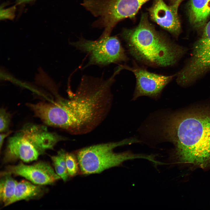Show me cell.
Returning a JSON list of instances; mask_svg holds the SVG:
<instances>
[{
    "label": "cell",
    "instance_id": "1",
    "mask_svg": "<svg viewBox=\"0 0 210 210\" xmlns=\"http://www.w3.org/2000/svg\"><path fill=\"white\" fill-rule=\"evenodd\" d=\"M117 74L107 79L84 75L69 99L42 102L38 118L45 124L74 134L91 131L105 117L109 108L111 86Z\"/></svg>",
    "mask_w": 210,
    "mask_h": 210
},
{
    "label": "cell",
    "instance_id": "2",
    "mask_svg": "<svg viewBox=\"0 0 210 210\" xmlns=\"http://www.w3.org/2000/svg\"><path fill=\"white\" fill-rule=\"evenodd\" d=\"M174 114L163 119V140L174 148L176 162L203 169L210 167V109Z\"/></svg>",
    "mask_w": 210,
    "mask_h": 210
},
{
    "label": "cell",
    "instance_id": "3",
    "mask_svg": "<svg viewBox=\"0 0 210 210\" xmlns=\"http://www.w3.org/2000/svg\"><path fill=\"white\" fill-rule=\"evenodd\" d=\"M122 36L131 54L151 66L166 67L175 64L185 49L157 32L143 16L138 26L124 30Z\"/></svg>",
    "mask_w": 210,
    "mask_h": 210
},
{
    "label": "cell",
    "instance_id": "4",
    "mask_svg": "<svg viewBox=\"0 0 210 210\" xmlns=\"http://www.w3.org/2000/svg\"><path fill=\"white\" fill-rule=\"evenodd\" d=\"M136 141L135 139H126L93 145L78 150L76 155L81 173L84 175L99 174L119 166L130 160L142 158L150 161L151 155L135 154L128 151L119 153L113 151L118 147Z\"/></svg>",
    "mask_w": 210,
    "mask_h": 210
},
{
    "label": "cell",
    "instance_id": "5",
    "mask_svg": "<svg viewBox=\"0 0 210 210\" xmlns=\"http://www.w3.org/2000/svg\"><path fill=\"white\" fill-rule=\"evenodd\" d=\"M48 135L39 125L27 123L8 139L4 162L20 160L25 162L36 160L46 149Z\"/></svg>",
    "mask_w": 210,
    "mask_h": 210
},
{
    "label": "cell",
    "instance_id": "6",
    "mask_svg": "<svg viewBox=\"0 0 210 210\" xmlns=\"http://www.w3.org/2000/svg\"><path fill=\"white\" fill-rule=\"evenodd\" d=\"M148 0H85V3L88 10L96 18V26L109 34L118 22L134 16Z\"/></svg>",
    "mask_w": 210,
    "mask_h": 210
},
{
    "label": "cell",
    "instance_id": "7",
    "mask_svg": "<svg viewBox=\"0 0 210 210\" xmlns=\"http://www.w3.org/2000/svg\"><path fill=\"white\" fill-rule=\"evenodd\" d=\"M71 44L88 55L89 61L87 66H106L124 61L127 59L119 39L115 36L99 37L94 41L81 37Z\"/></svg>",
    "mask_w": 210,
    "mask_h": 210
},
{
    "label": "cell",
    "instance_id": "8",
    "mask_svg": "<svg viewBox=\"0 0 210 210\" xmlns=\"http://www.w3.org/2000/svg\"><path fill=\"white\" fill-rule=\"evenodd\" d=\"M210 71V21L202 34L194 44L191 55L183 68L178 73V84L188 85Z\"/></svg>",
    "mask_w": 210,
    "mask_h": 210
},
{
    "label": "cell",
    "instance_id": "9",
    "mask_svg": "<svg viewBox=\"0 0 210 210\" xmlns=\"http://www.w3.org/2000/svg\"><path fill=\"white\" fill-rule=\"evenodd\" d=\"M124 68L132 71L136 79L134 100L142 96L157 98L174 76L157 74L141 68H132L125 66H124Z\"/></svg>",
    "mask_w": 210,
    "mask_h": 210
},
{
    "label": "cell",
    "instance_id": "10",
    "mask_svg": "<svg viewBox=\"0 0 210 210\" xmlns=\"http://www.w3.org/2000/svg\"><path fill=\"white\" fill-rule=\"evenodd\" d=\"M7 171L21 176L33 183L40 186L50 185L61 178L48 163L38 162L27 165L21 162L16 165L9 166Z\"/></svg>",
    "mask_w": 210,
    "mask_h": 210
},
{
    "label": "cell",
    "instance_id": "11",
    "mask_svg": "<svg viewBox=\"0 0 210 210\" xmlns=\"http://www.w3.org/2000/svg\"><path fill=\"white\" fill-rule=\"evenodd\" d=\"M178 7L168 5L163 0H156L149 9L151 18L162 27L177 36L181 31Z\"/></svg>",
    "mask_w": 210,
    "mask_h": 210
},
{
    "label": "cell",
    "instance_id": "12",
    "mask_svg": "<svg viewBox=\"0 0 210 210\" xmlns=\"http://www.w3.org/2000/svg\"><path fill=\"white\" fill-rule=\"evenodd\" d=\"M41 186L26 180L18 182L14 195L8 206L19 201L29 200L42 196L44 190Z\"/></svg>",
    "mask_w": 210,
    "mask_h": 210
},
{
    "label": "cell",
    "instance_id": "13",
    "mask_svg": "<svg viewBox=\"0 0 210 210\" xmlns=\"http://www.w3.org/2000/svg\"><path fill=\"white\" fill-rule=\"evenodd\" d=\"M189 14L192 24L196 28L202 27L210 15V0H191Z\"/></svg>",
    "mask_w": 210,
    "mask_h": 210
},
{
    "label": "cell",
    "instance_id": "14",
    "mask_svg": "<svg viewBox=\"0 0 210 210\" xmlns=\"http://www.w3.org/2000/svg\"><path fill=\"white\" fill-rule=\"evenodd\" d=\"M12 174L7 171L1 173L0 200L5 206H8L13 196L18 183L12 176Z\"/></svg>",
    "mask_w": 210,
    "mask_h": 210
},
{
    "label": "cell",
    "instance_id": "15",
    "mask_svg": "<svg viewBox=\"0 0 210 210\" xmlns=\"http://www.w3.org/2000/svg\"><path fill=\"white\" fill-rule=\"evenodd\" d=\"M66 153L64 150L61 149L56 155L51 156L55 172L65 182L67 181L69 176L66 165Z\"/></svg>",
    "mask_w": 210,
    "mask_h": 210
},
{
    "label": "cell",
    "instance_id": "16",
    "mask_svg": "<svg viewBox=\"0 0 210 210\" xmlns=\"http://www.w3.org/2000/svg\"><path fill=\"white\" fill-rule=\"evenodd\" d=\"M66 162L69 176L72 177L77 175L79 172L80 167L76 154L72 153L66 152Z\"/></svg>",
    "mask_w": 210,
    "mask_h": 210
},
{
    "label": "cell",
    "instance_id": "17",
    "mask_svg": "<svg viewBox=\"0 0 210 210\" xmlns=\"http://www.w3.org/2000/svg\"><path fill=\"white\" fill-rule=\"evenodd\" d=\"M10 120V114L4 108H1L0 111V133L9 131Z\"/></svg>",
    "mask_w": 210,
    "mask_h": 210
},
{
    "label": "cell",
    "instance_id": "18",
    "mask_svg": "<svg viewBox=\"0 0 210 210\" xmlns=\"http://www.w3.org/2000/svg\"><path fill=\"white\" fill-rule=\"evenodd\" d=\"M15 7L4 8L1 7L0 10V19L1 20L5 19H13L15 16Z\"/></svg>",
    "mask_w": 210,
    "mask_h": 210
},
{
    "label": "cell",
    "instance_id": "19",
    "mask_svg": "<svg viewBox=\"0 0 210 210\" xmlns=\"http://www.w3.org/2000/svg\"><path fill=\"white\" fill-rule=\"evenodd\" d=\"M12 132L11 131H9L6 132L0 133V149L1 150L5 138L10 135Z\"/></svg>",
    "mask_w": 210,
    "mask_h": 210
},
{
    "label": "cell",
    "instance_id": "20",
    "mask_svg": "<svg viewBox=\"0 0 210 210\" xmlns=\"http://www.w3.org/2000/svg\"><path fill=\"white\" fill-rule=\"evenodd\" d=\"M172 4L178 7L180 3L184 0H171Z\"/></svg>",
    "mask_w": 210,
    "mask_h": 210
},
{
    "label": "cell",
    "instance_id": "21",
    "mask_svg": "<svg viewBox=\"0 0 210 210\" xmlns=\"http://www.w3.org/2000/svg\"><path fill=\"white\" fill-rule=\"evenodd\" d=\"M33 0H16L17 4H22L29 2Z\"/></svg>",
    "mask_w": 210,
    "mask_h": 210
}]
</instances>
